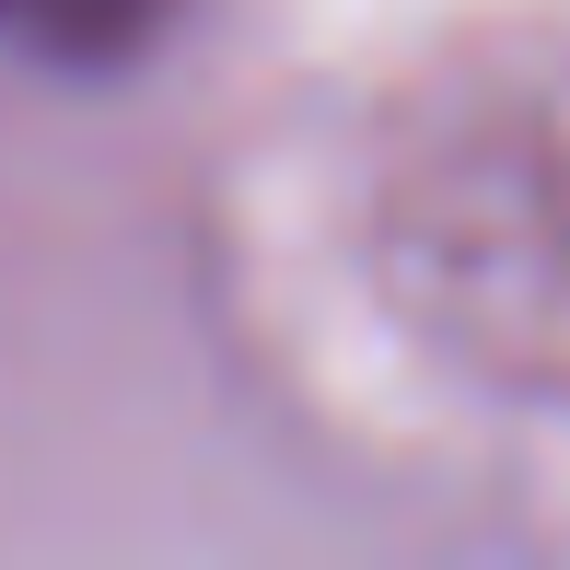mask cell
Returning <instances> with one entry per match:
<instances>
[{"label":"cell","mask_w":570,"mask_h":570,"mask_svg":"<svg viewBox=\"0 0 570 570\" xmlns=\"http://www.w3.org/2000/svg\"><path fill=\"white\" fill-rule=\"evenodd\" d=\"M164 12H175V0H0V36L36 47V59L94 70V59L151 47V36H164Z\"/></svg>","instance_id":"cell-1"}]
</instances>
